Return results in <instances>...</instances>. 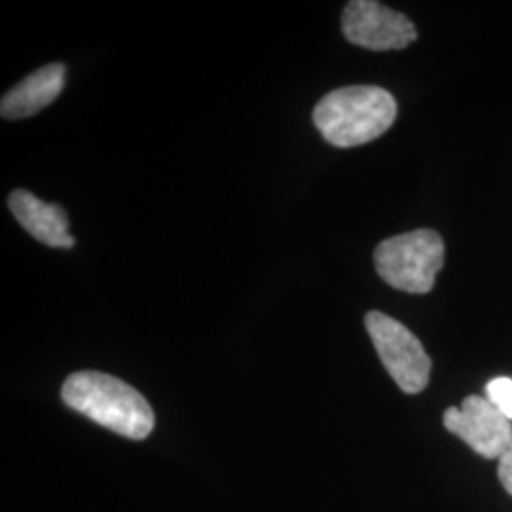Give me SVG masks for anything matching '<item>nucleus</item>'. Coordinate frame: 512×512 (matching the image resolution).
<instances>
[{
  "instance_id": "f257e3e1",
  "label": "nucleus",
  "mask_w": 512,
  "mask_h": 512,
  "mask_svg": "<svg viewBox=\"0 0 512 512\" xmlns=\"http://www.w3.org/2000/svg\"><path fill=\"white\" fill-rule=\"evenodd\" d=\"M61 397L78 414L126 439H147L154 429V412L147 399L105 372H74L61 387Z\"/></svg>"
},
{
  "instance_id": "f03ea898",
  "label": "nucleus",
  "mask_w": 512,
  "mask_h": 512,
  "mask_svg": "<svg viewBox=\"0 0 512 512\" xmlns=\"http://www.w3.org/2000/svg\"><path fill=\"white\" fill-rule=\"evenodd\" d=\"M397 103L378 86H348L327 93L313 110V122L332 147H359L393 126Z\"/></svg>"
},
{
  "instance_id": "7ed1b4c3",
  "label": "nucleus",
  "mask_w": 512,
  "mask_h": 512,
  "mask_svg": "<svg viewBox=\"0 0 512 512\" xmlns=\"http://www.w3.org/2000/svg\"><path fill=\"white\" fill-rule=\"evenodd\" d=\"M374 264L387 285L404 293H429L444 264V241L435 230L393 236L376 247Z\"/></svg>"
},
{
  "instance_id": "20e7f679",
  "label": "nucleus",
  "mask_w": 512,
  "mask_h": 512,
  "mask_svg": "<svg viewBox=\"0 0 512 512\" xmlns=\"http://www.w3.org/2000/svg\"><path fill=\"white\" fill-rule=\"evenodd\" d=\"M365 327L391 378L404 393H421L429 384L431 359L420 340L382 311H368Z\"/></svg>"
},
{
  "instance_id": "39448f33",
  "label": "nucleus",
  "mask_w": 512,
  "mask_h": 512,
  "mask_svg": "<svg viewBox=\"0 0 512 512\" xmlns=\"http://www.w3.org/2000/svg\"><path fill=\"white\" fill-rule=\"evenodd\" d=\"M342 31L351 44L374 52L403 50L418 38L414 23L376 0H351L342 16Z\"/></svg>"
},
{
  "instance_id": "423d86ee",
  "label": "nucleus",
  "mask_w": 512,
  "mask_h": 512,
  "mask_svg": "<svg viewBox=\"0 0 512 512\" xmlns=\"http://www.w3.org/2000/svg\"><path fill=\"white\" fill-rule=\"evenodd\" d=\"M444 427L478 456L499 459L512 442V423L486 397L471 395L444 412Z\"/></svg>"
},
{
  "instance_id": "0eeeda50",
  "label": "nucleus",
  "mask_w": 512,
  "mask_h": 512,
  "mask_svg": "<svg viewBox=\"0 0 512 512\" xmlns=\"http://www.w3.org/2000/svg\"><path fill=\"white\" fill-rule=\"evenodd\" d=\"M8 207L19 224L33 238L59 249L74 247V238L69 234V215L57 203H44L29 190H14L8 198Z\"/></svg>"
},
{
  "instance_id": "6e6552de",
  "label": "nucleus",
  "mask_w": 512,
  "mask_h": 512,
  "mask_svg": "<svg viewBox=\"0 0 512 512\" xmlns=\"http://www.w3.org/2000/svg\"><path fill=\"white\" fill-rule=\"evenodd\" d=\"M65 65L50 63L38 69L2 97L0 114L6 120H23L52 105L65 86Z\"/></svg>"
},
{
  "instance_id": "1a4fd4ad",
  "label": "nucleus",
  "mask_w": 512,
  "mask_h": 512,
  "mask_svg": "<svg viewBox=\"0 0 512 512\" xmlns=\"http://www.w3.org/2000/svg\"><path fill=\"white\" fill-rule=\"evenodd\" d=\"M486 399L495 408L512 421V380L511 378H494L486 385Z\"/></svg>"
},
{
  "instance_id": "9d476101",
  "label": "nucleus",
  "mask_w": 512,
  "mask_h": 512,
  "mask_svg": "<svg viewBox=\"0 0 512 512\" xmlns=\"http://www.w3.org/2000/svg\"><path fill=\"white\" fill-rule=\"evenodd\" d=\"M497 475H499L503 488L512 495V442L509 444V448L505 450V454L499 458Z\"/></svg>"
}]
</instances>
